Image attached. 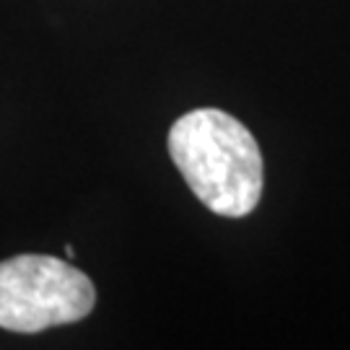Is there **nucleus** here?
<instances>
[{"label": "nucleus", "mask_w": 350, "mask_h": 350, "mask_svg": "<svg viewBox=\"0 0 350 350\" xmlns=\"http://www.w3.org/2000/svg\"><path fill=\"white\" fill-rule=\"evenodd\" d=\"M169 156L195 198L215 215L244 218L262 198V150L224 109H192L169 130Z\"/></svg>", "instance_id": "f257e3e1"}, {"label": "nucleus", "mask_w": 350, "mask_h": 350, "mask_svg": "<svg viewBox=\"0 0 350 350\" xmlns=\"http://www.w3.org/2000/svg\"><path fill=\"white\" fill-rule=\"evenodd\" d=\"M96 288L86 273L52 254H16L0 262V327L37 335L86 319Z\"/></svg>", "instance_id": "f03ea898"}]
</instances>
